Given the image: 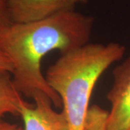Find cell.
Returning <instances> with one entry per match:
<instances>
[{
	"label": "cell",
	"mask_w": 130,
	"mask_h": 130,
	"mask_svg": "<svg viewBox=\"0 0 130 130\" xmlns=\"http://www.w3.org/2000/svg\"><path fill=\"white\" fill-rule=\"evenodd\" d=\"M30 103L24 100L18 115L23 119V130H70L64 111L53 108L51 101L46 97L40 96Z\"/></svg>",
	"instance_id": "cell-5"
},
{
	"label": "cell",
	"mask_w": 130,
	"mask_h": 130,
	"mask_svg": "<svg viewBox=\"0 0 130 130\" xmlns=\"http://www.w3.org/2000/svg\"><path fill=\"white\" fill-rule=\"evenodd\" d=\"M12 23L7 0H0V32Z\"/></svg>",
	"instance_id": "cell-8"
},
{
	"label": "cell",
	"mask_w": 130,
	"mask_h": 130,
	"mask_svg": "<svg viewBox=\"0 0 130 130\" xmlns=\"http://www.w3.org/2000/svg\"><path fill=\"white\" fill-rule=\"evenodd\" d=\"M94 18L76 10L24 23H12L0 32V51L12 65V80L22 96L61 101L42 73L41 61L53 51L61 54L90 43Z\"/></svg>",
	"instance_id": "cell-1"
},
{
	"label": "cell",
	"mask_w": 130,
	"mask_h": 130,
	"mask_svg": "<svg viewBox=\"0 0 130 130\" xmlns=\"http://www.w3.org/2000/svg\"><path fill=\"white\" fill-rule=\"evenodd\" d=\"M24 99L12 83L9 72H0V120L6 114L18 115Z\"/></svg>",
	"instance_id": "cell-6"
},
{
	"label": "cell",
	"mask_w": 130,
	"mask_h": 130,
	"mask_svg": "<svg viewBox=\"0 0 130 130\" xmlns=\"http://www.w3.org/2000/svg\"><path fill=\"white\" fill-rule=\"evenodd\" d=\"M0 130H23V128L18 124L0 120Z\"/></svg>",
	"instance_id": "cell-10"
},
{
	"label": "cell",
	"mask_w": 130,
	"mask_h": 130,
	"mask_svg": "<svg viewBox=\"0 0 130 130\" xmlns=\"http://www.w3.org/2000/svg\"><path fill=\"white\" fill-rule=\"evenodd\" d=\"M124 46L88 43L61 54L48 67L46 79L59 95L70 130H83L93 89L103 72L123 58Z\"/></svg>",
	"instance_id": "cell-2"
},
{
	"label": "cell",
	"mask_w": 130,
	"mask_h": 130,
	"mask_svg": "<svg viewBox=\"0 0 130 130\" xmlns=\"http://www.w3.org/2000/svg\"><path fill=\"white\" fill-rule=\"evenodd\" d=\"M0 72H6L11 73L12 65L9 60L5 55L0 51Z\"/></svg>",
	"instance_id": "cell-9"
},
{
	"label": "cell",
	"mask_w": 130,
	"mask_h": 130,
	"mask_svg": "<svg viewBox=\"0 0 130 130\" xmlns=\"http://www.w3.org/2000/svg\"><path fill=\"white\" fill-rule=\"evenodd\" d=\"M89 0H7L12 23H24L73 11Z\"/></svg>",
	"instance_id": "cell-4"
},
{
	"label": "cell",
	"mask_w": 130,
	"mask_h": 130,
	"mask_svg": "<svg viewBox=\"0 0 130 130\" xmlns=\"http://www.w3.org/2000/svg\"><path fill=\"white\" fill-rule=\"evenodd\" d=\"M108 112L98 105L89 108L83 130H107V119Z\"/></svg>",
	"instance_id": "cell-7"
},
{
	"label": "cell",
	"mask_w": 130,
	"mask_h": 130,
	"mask_svg": "<svg viewBox=\"0 0 130 130\" xmlns=\"http://www.w3.org/2000/svg\"><path fill=\"white\" fill-rule=\"evenodd\" d=\"M113 83L107 93L111 104L107 130H130V55L113 71Z\"/></svg>",
	"instance_id": "cell-3"
}]
</instances>
